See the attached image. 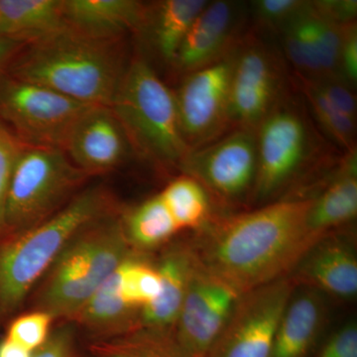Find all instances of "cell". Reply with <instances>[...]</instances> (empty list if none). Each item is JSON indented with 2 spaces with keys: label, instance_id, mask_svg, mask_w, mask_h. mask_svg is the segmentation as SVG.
Returning <instances> with one entry per match:
<instances>
[{
  "label": "cell",
  "instance_id": "6da1fadb",
  "mask_svg": "<svg viewBox=\"0 0 357 357\" xmlns=\"http://www.w3.org/2000/svg\"><path fill=\"white\" fill-rule=\"evenodd\" d=\"M312 201L286 199L223 220L189 248L192 258L241 295L283 278L325 236L307 225Z\"/></svg>",
  "mask_w": 357,
  "mask_h": 357
},
{
  "label": "cell",
  "instance_id": "7a4b0ae2",
  "mask_svg": "<svg viewBox=\"0 0 357 357\" xmlns=\"http://www.w3.org/2000/svg\"><path fill=\"white\" fill-rule=\"evenodd\" d=\"M121 44L65 27L25 44L6 72L84 105L110 107L130 61Z\"/></svg>",
  "mask_w": 357,
  "mask_h": 357
},
{
  "label": "cell",
  "instance_id": "3957f363",
  "mask_svg": "<svg viewBox=\"0 0 357 357\" xmlns=\"http://www.w3.org/2000/svg\"><path fill=\"white\" fill-rule=\"evenodd\" d=\"M119 210L105 185H89L44 222L0 236V323L24 309L30 294L79 230Z\"/></svg>",
  "mask_w": 357,
  "mask_h": 357
},
{
  "label": "cell",
  "instance_id": "277c9868",
  "mask_svg": "<svg viewBox=\"0 0 357 357\" xmlns=\"http://www.w3.org/2000/svg\"><path fill=\"white\" fill-rule=\"evenodd\" d=\"M121 208L89 223L61 251L30 294L25 307L70 321L133 250L126 241Z\"/></svg>",
  "mask_w": 357,
  "mask_h": 357
},
{
  "label": "cell",
  "instance_id": "5b68a950",
  "mask_svg": "<svg viewBox=\"0 0 357 357\" xmlns=\"http://www.w3.org/2000/svg\"><path fill=\"white\" fill-rule=\"evenodd\" d=\"M110 109L133 151L160 166L180 168L190 149L181 128L175 93L142 55L129 61Z\"/></svg>",
  "mask_w": 357,
  "mask_h": 357
},
{
  "label": "cell",
  "instance_id": "8992f818",
  "mask_svg": "<svg viewBox=\"0 0 357 357\" xmlns=\"http://www.w3.org/2000/svg\"><path fill=\"white\" fill-rule=\"evenodd\" d=\"M255 131L257 174L253 196L257 201L271 198L303 170L331 156L306 103L291 91Z\"/></svg>",
  "mask_w": 357,
  "mask_h": 357
},
{
  "label": "cell",
  "instance_id": "52a82bcc",
  "mask_svg": "<svg viewBox=\"0 0 357 357\" xmlns=\"http://www.w3.org/2000/svg\"><path fill=\"white\" fill-rule=\"evenodd\" d=\"M89 178L61 148L26 146L7 192L2 236L23 231L55 215L84 189Z\"/></svg>",
  "mask_w": 357,
  "mask_h": 357
},
{
  "label": "cell",
  "instance_id": "ba28073f",
  "mask_svg": "<svg viewBox=\"0 0 357 357\" xmlns=\"http://www.w3.org/2000/svg\"><path fill=\"white\" fill-rule=\"evenodd\" d=\"M91 107L6 70L0 74V121L27 146L64 150L75 123Z\"/></svg>",
  "mask_w": 357,
  "mask_h": 357
},
{
  "label": "cell",
  "instance_id": "9c48e42d",
  "mask_svg": "<svg viewBox=\"0 0 357 357\" xmlns=\"http://www.w3.org/2000/svg\"><path fill=\"white\" fill-rule=\"evenodd\" d=\"M286 81L279 54L257 31L246 32L234 51L229 105L232 129L256 130L277 102L290 93Z\"/></svg>",
  "mask_w": 357,
  "mask_h": 357
},
{
  "label": "cell",
  "instance_id": "30bf717a",
  "mask_svg": "<svg viewBox=\"0 0 357 357\" xmlns=\"http://www.w3.org/2000/svg\"><path fill=\"white\" fill-rule=\"evenodd\" d=\"M294 289L295 282L283 277L243 294L206 357H270Z\"/></svg>",
  "mask_w": 357,
  "mask_h": 357
},
{
  "label": "cell",
  "instance_id": "8fae6325",
  "mask_svg": "<svg viewBox=\"0 0 357 357\" xmlns=\"http://www.w3.org/2000/svg\"><path fill=\"white\" fill-rule=\"evenodd\" d=\"M236 48L222 60L185 75L174 91L181 128L190 151L218 139L232 129L230 86Z\"/></svg>",
  "mask_w": 357,
  "mask_h": 357
},
{
  "label": "cell",
  "instance_id": "7c38bea8",
  "mask_svg": "<svg viewBox=\"0 0 357 357\" xmlns=\"http://www.w3.org/2000/svg\"><path fill=\"white\" fill-rule=\"evenodd\" d=\"M178 169L220 198H241L255 188L256 131L231 129L218 139L190 151Z\"/></svg>",
  "mask_w": 357,
  "mask_h": 357
},
{
  "label": "cell",
  "instance_id": "4fadbf2b",
  "mask_svg": "<svg viewBox=\"0 0 357 357\" xmlns=\"http://www.w3.org/2000/svg\"><path fill=\"white\" fill-rule=\"evenodd\" d=\"M241 296L195 262L182 309L170 333L181 356L206 357Z\"/></svg>",
  "mask_w": 357,
  "mask_h": 357
},
{
  "label": "cell",
  "instance_id": "5bb4252c",
  "mask_svg": "<svg viewBox=\"0 0 357 357\" xmlns=\"http://www.w3.org/2000/svg\"><path fill=\"white\" fill-rule=\"evenodd\" d=\"M244 13L236 2L208 1L178 49L174 72L184 77L229 55L245 35Z\"/></svg>",
  "mask_w": 357,
  "mask_h": 357
},
{
  "label": "cell",
  "instance_id": "9a60e30c",
  "mask_svg": "<svg viewBox=\"0 0 357 357\" xmlns=\"http://www.w3.org/2000/svg\"><path fill=\"white\" fill-rule=\"evenodd\" d=\"M64 151L86 175H102L121 165L133 148L110 107L93 105L72 128Z\"/></svg>",
  "mask_w": 357,
  "mask_h": 357
},
{
  "label": "cell",
  "instance_id": "2e32d148",
  "mask_svg": "<svg viewBox=\"0 0 357 357\" xmlns=\"http://www.w3.org/2000/svg\"><path fill=\"white\" fill-rule=\"evenodd\" d=\"M156 265L160 291L156 299L141 311L137 330L173 332L184 303L195 262L189 246L174 245L164 251Z\"/></svg>",
  "mask_w": 357,
  "mask_h": 357
},
{
  "label": "cell",
  "instance_id": "e0dca14e",
  "mask_svg": "<svg viewBox=\"0 0 357 357\" xmlns=\"http://www.w3.org/2000/svg\"><path fill=\"white\" fill-rule=\"evenodd\" d=\"M146 3L135 0H63V17L70 29L102 40L137 33Z\"/></svg>",
  "mask_w": 357,
  "mask_h": 357
},
{
  "label": "cell",
  "instance_id": "ac0fdd59",
  "mask_svg": "<svg viewBox=\"0 0 357 357\" xmlns=\"http://www.w3.org/2000/svg\"><path fill=\"white\" fill-rule=\"evenodd\" d=\"M121 266V265H119ZM139 314L128 306L121 292L119 268L70 319L86 342L107 340L136 331Z\"/></svg>",
  "mask_w": 357,
  "mask_h": 357
},
{
  "label": "cell",
  "instance_id": "d6986e66",
  "mask_svg": "<svg viewBox=\"0 0 357 357\" xmlns=\"http://www.w3.org/2000/svg\"><path fill=\"white\" fill-rule=\"evenodd\" d=\"M206 3V0H162L146 4L137 34L162 63L173 69L185 35Z\"/></svg>",
  "mask_w": 357,
  "mask_h": 357
},
{
  "label": "cell",
  "instance_id": "ffe728a7",
  "mask_svg": "<svg viewBox=\"0 0 357 357\" xmlns=\"http://www.w3.org/2000/svg\"><path fill=\"white\" fill-rule=\"evenodd\" d=\"M301 280L342 298L357 292V258L351 245L337 238L319 239L301 259Z\"/></svg>",
  "mask_w": 357,
  "mask_h": 357
},
{
  "label": "cell",
  "instance_id": "44dd1931",
  "mask_svg": "<svg viewBox=\"0 0 357 357\" xmlns=\"http://www.w3.org/2000/svg\"><path fill=\"white\" fill-rule=\"evenodd\" d=\"M323 317V301L314 289L293 294L277 328L270 357H312Z\"/></svg>",
  "mask_w": 357,
  "mask_h": 357
},
{
  "label": "cell",
  "instance_id": "7402d4cb",
  "mask_svg": "<svg viewBox=\"0 0 357 357\" xmlns=\"http://www.w3.org/2000/svg\"><path fill=\"white\" fill-rule=\"evenodd\" d=\"M65 27L63 0H0V40L28 44Z\"/></svg>",
  "mask_w": 357,
  "mask_h": 357
},
{
  "label": "cell",
  "instance_id": "603a6c76",
  "mask_svg": "<svg viewBox=\"0 0 357 357\" xmlns=\"http://www.w3.org/2000/svg\"><path fill=\"white\" fill-rule=\"evenodd\" d=\"M356 150H354L347 153L337 178L321 197L312 201L307 225L312 234L326 236L333 227L356 218Z\"/></svg>",
  "mask_w": 357,
  "mask_h": 357
},
{
  "label": "cell",
  "instance_id": "cb8c5ba5",
  "mask_svg": "<svg viewBox=\"0 0 357 357\" xmlns=\"http://www.w3.org/2000/svg\"><path fill=\"white\" fill-rule=\"evenodd\" d=\"M124 236L134 252L144 253L168 243L178 230L159 194L128 211H121Z\"/></svg>",
  "mask_w": 357,
  "mask_h": 357
},
{
  "label": "cell",
  "instance_id": "d4e9b609",
  "mask_svg": "<svg viewBox=\"0 0 357 357\" xmlns=\"http://www.w3.org/2000/svg\"><path fill=\"white\" fill-rule=\"evenodd\" d=\"M293 86L304 98L310 114L318 122L321 130L347 153L356 150V121L335 109L325 96L304 77H294Z\"/></svg>",
  "mask_w": 357,
  "mask_h": 357
},
{
  "label": "cell",
  "instance_id": "484cf974",
  "mask_svg": "<svg viewBox=\"0 0 357 357\" xmlns=\"http://www.w3.org/2000/svg\"><path fill=\"white\" fill-rule=\"evenodd\" d=\"M91 357H183L170 335L137 330L107 340L86 342Z\"/></svg>",
  "mask_w": 357,
  "mask_h": 357
},
{
  "label": "cell",
  "instance_id": "4316f807",
  "mask_svg": "<svg viewBox=\"0 0 357 357\" xmlns=\"http://www.w3.org/2000/svg\"><path fill=\"white\" fill-rule=\"evenodd\" d=\"M178 230L201 227L208 215L206 188L196 178L182 175L171 181L159 194Z\"/></svg>",
  "mask_w": 357,
  "mask_h": 357
},
{
  "label": "cell",
  "instance_id": "83f0119b",
  "mask_svg": "<svg viewBox=\"0 0 357 357\" xmlns=\"http://www.w3.org/2000/svg\"><path fill=\"white\" fill-rule=\"evenodd\" d=\"M119 272L124 300L140 314L159 294L160 276L156 265L148 261L144 253L132 251L121 263Z\"/></svg>",
  "mask_w": 357,
  "mask_h": 357
},
{
  "label": "cell",
  "instance_id": "f1b7e54d",
  "mask_svg": "<svg viewBox=\"0 0 357 357\" xmlns=\"http://www.w3.org/2000/svg\"><path fill=\"white\" fill-rule=\"evenodd\" d=\"M56 323L48 312L27 310L9 319L6 337L34 354L46 344Z\"/></svg>",
  "mask_w": 357,
  "mask_h": 357
},
{
  "label": "cell",
  "instance_id": "f546056e",
  "mask_svg": "<svg viewBox=\"0 0 357 357\" xmlns=\"http://www.w3.org/2000/svg\"><path fill=\"white\" fill-rule=\"evenodd\" d=\"M309 1L303 0H258L251 4L256 28L280 32L306 8Z\"/></svg>",
  "mask_w": 357,
  "mask_h": 357
},
{
  "label": "cell",
  "instance_id": "4dcf8cb0",
  "mask_svg": "<svg viewBox=\"0 0 357 357\" xmlns=\"http://www.w3.org/2000/svg\"><path fill=\"white\" fill-rule=\"evenodd\" d=\"M26 146L0 121V236L4 231V208L9 184L17 160Z\"/></svg>",
  "mask_w": 357,
  "mask_h": 357
},
{
  "label": "cell",
  "instance_id": "1f68e13d",
  "mask_svg": "<svg viewBox=\"0 0 357 357\" xmlns=\"http://www.w3.org/2000/svg\"><path fill=\"white\" fill-rule=\"evenodd\" d=\"M79 335L70 321H59L43 347L33 357H84L79 347Z\"/></svg>",
  "mask_w": 357,
  "mask_h": 357
},
{
  "label": "cell",
  "instance_id": "d6a6232c",
  "mask_svg": "<svg viewBox=\"0 0 357 357\" xmlns=\"http://www.w3.org/2000/svg\"><path fill=\"white\" fill-rule=\"evenodd\" d=\"M309 81L335 109L356 121V98L352 86L338 79H309Z\"/></svg>",
  "mask_w": 357,
  "mask_h": 357
},
{
  "label": "cell",
  "instance_id": "836d02e7",
  "mask_svg": "<svg viewBox=\"0 0 357 357\" xmlns=\"http://www.w3.org/2000/svg\"><path fill=\"white\" fill-rule=\"evenodd\" d=\"M312 357H357V326L351 323L331 335Z\"/></svg>",
  "mask_w": 357,
  "mask_h": 357
},
{
  "label": "cell",
  "instance_id": "e575fe53",
  "mask_svg": "<svg viewBox=\"0 0 357 357\" xmlns=\"http://www.w3.org/2000/svg\"><path fill=\"white\" fill-rule=\"evenodd\" d=\"M340 79L354 88L357 81L356 21L344 25L340 62Z\"/></svg>",
  "mask_w": 357,
  "mask_h": 357
},
{
  "label": "cell",
  "instance_id": "d590c367",
  "mask_svg": "<svg viewBox=\"0 0 357 357\" xmlns=\"http://www.w3.org/2000/svg\"><path fill=\"white\" fill-rule=\"evenodd\" d=\"M312 6L319 13L335 20L340 24L356 21L357 2L356 0H326V1H312Z\"/></svg>",
  "mask_w": 357,
  "mask_h": 357
},
{
  "label": "cell",
  "instance_id": "8d00e7d4",
  "mask_svg": "<svg viewBox=\"0 0 357 357\" xmlns=\"http://www.w3.org/2000/svg\"><path fill=\"white\" fill-rule=\"evenodd\" d=\"M24 45L10 40H0V74L6 70Z\"/></svg>",
  "mask_w": 357,
  "mask_h": 357
},
{
  "label": "cell",
  "instance_id": "74e56055",
  "mask_svg": "<svg viewBox=\"0 0 357 357\" xmlns=\"http://www.w3.org/2000/svg\"><path fill=\"white\" fill-rule=\"evenodd\" d=\"M0 357H33V352L4 337L0 340Z\"/></svg>",
  "mask_w": 357,
  "mask_h": 357
},
{
  "label": "cell",
  "instance_id": "f35d334b",
  "mask_svg": "<svg viewBox=\"0 0 357 357\" xmlns=\"http://www.w3.org/2000/svg\"><path fill=\"white\" fill-rule=\"evenodd\" d=\"M0 326H1V323H0Z\"/></svg>",
  "mask_w": 357,
  "mask_h": 357
}]
</instances>
